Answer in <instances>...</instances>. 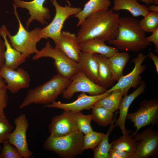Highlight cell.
Returning a JSON list of instances; mask_svg holds the SVG:
<instances>
[{
	"instance_id": "1",
	"label": "cell",
	"mask_w": 158,
	"mask_h": 158,
	"mask_svg": "<svg viewBox=\"0 0 158 158\" xmlns=\"http://www.w3.org/2000/svg\"><path fill=\"white\" fill-rule=\"evenodd\" d=\"M119 14L112 9L95 13L80 25L76 36L79 43L98 38L104 41L114 39L118 33Z\"/></svg>"
},
{
	"instance_id": "2",
	"label": "cell",
	"mask_w": 158,
	"mask_h": 158,
	"mask_svg": "<svg viewBox=\"0 0 158 158\" xmlns=\"http://www.w3.org/2000/svg\"><path fill=\"white\" fill-rule=\"evenodd\" d=\"M145 32L138 19L130 17L119 18L118 33L109 43L119 50L138 52L151 45L146 39Z\"/></svg>"
},
{
	"instance_id": "3",
	"label": "cell",
	"mask_w": 158,
	"mask_h": 158,
	"mask_svg": "<svg viewBox=\"0 0 158 158\" xmlns=\"http://www.w3.org/2000/svg\"><path fill=\"white\" fill-rule=\"evenodd\" d=\"M71 82V79L57 74L47 81L29 90L19 109H22L32 104L46 105L51 104L62 94Z\"/></svg>"
},
{
	"instance_id": "4",
	"label": "cell",
	"mask_w": 158,
	"mask_h": 158,
	"mask_svg": "<svg viewBox=\"0 0 158 158\" xmlns=\"http://www.w3.org/2000/svg\"><path fill=\"white\" fill-rule=\"evenodd\" d=\"M83 134L78 130L60 137L50 135L44 143L46 150L52 151L63 158H73L81 155Z\"/></svg>"
},
{
	"instance_id": "5",
	"label": "cell",
	"mask_w": 158,
	"mask_h": 158,
	"mask_svg": "<svg viewBox=\"0 0 158 158\" xmlns=\"http://www.w3.org/2000/svg\"><path fill=\"white\" fill-rule=\"evenodd\" d=\"M13 5V13L18 23V30L16 35H12L6 26L5 31L12 46L27 58L31 54H37L39 51L36 45L42 39L39 33L41 28H36L30 32L28 31L21 23L17 11V7L14 4Z\"/></svg>"
},
{
	"instance_id": "6",
	"label": "cell",
	"mask_w": 158,
	"mask_h": 158,
	"mask_svg": "<svg viewBox=\"0 0 158 158\" xmlns=\"http://www.w3.org/2000/svg\"><path fill=\"white\" fill-rule=\"evenodd\" d=\"M49 57L54 60V64L58 74L71 79L80 70L78 62L67 56L59 49L53 47L47 41L44 47L32 57L33 60L43 57Z\"/></svg>"
},
{
	"instance_id": "7",
	"label": "cell",
	"mask_w": 158,
	"mask_h": 158,
	"mask_svg": "<svg viewBox=\"0 0 158 158\" xmlns=\"http://www.w3.org/2000/svg\"><path fill=\"white\" fill-rule=\"evenodd\" d=\"M55 9V14L52 21L43 28L41 29L39 33L42 39L50 38L55 44L58 42L61 29L65 20L69 16L75 15L82 10L79 7L60 5L56 0H50Z\"/></svg>"
},
{
	"instance_id": "8",
	"label": "cell",
	"mask_w": 158,
	"mask_h": 158,
	"mask_svg": "<svg viewBox=\"0 0 158 158\" xmlns=\"http://www.w3.org/2000/svg\"><path fill=\"white\" fill-rule=\"evenodd\" d=\"M126 119L134 123L136 133L142 128L152 124L153 127L158 124V99L154 98L144 99L140 102L138 109L135 112L128 113Z\"/></svg>"
},
{
	"instance_id": "9",
	"label": "cell",
	"mask_w": 158,
	"mask_h": 158,
	"mask_svg": "<svg viewBox=\"0 0 158 158\" xmlns=\"http://www.w3.org/2000/svg\"><path fill=\"white\" fill-rule=\"evenodd\" d=\"M71 82L62 93L65 99H69L78 92L97 95L105 92L107 88L101 86L89 78L80 69L71 78Z\"/></svg>"
},
{
	"instance_id": "10",
	"label": "cell",
	"mask_w": 158,
	"mask_h": 158,
	"mask_svg": "<svg viewBox=\"0 0 158 158\" xmlns=\"http://www.w3.org/2000/svg\"><path fill=\"white\" fill-rule=\"evenodd\" d=\"M148 128L139 133H132L136 141L137 147L136 158L156 157L158 155V131Z\"/></svg>"
},
{
	"instance_id": "11",
	"label": "cell",
	"mask_w": 158,
	"mask_h": 158,
	"mask_svg": "<svg viewBox=\"0 0 158 158\" xmlns=\"http://www.w3.org/2000/svg\"><path fill=\"white\" fill-rule=\"evenodd\" d=\"M141 52L139 53L136 57L132 60L134 64V67L132 71L125 75L122 76L117 83L111 88L107 90L106 92H110L117 89H121L124 92V95L127 94L131 87L137 88L141 83V76L140 75L144 71L146 66L142 63L147 57Z\"/></svg>"
},
{
	"instance_id": "12",
	"label": "cell",
	"mask_w": 158,
	"mask_h": 158,
	"mask_svg": "<svg viewBox=\"0 0 158 158\" xmlns=\"http://www.w3.org/2000/svg\"><path fill=\"white\" fill-rule=\"evenodd\" d=\"M15 128L9 135L8 142L18 150L24 158H29L32 155L28 148L27 132L29 126L28 121L25 114L20 115L14 120Z\"/></svg>"
},
{
	"instance_id": "13",
	"label": "cell",
	"mask_w": 158,
	"mask_h": 158,
	"mask_svg": "<svg viewBox=\"0 0 158 158\" xmlns=\"http://www.w3.org/2000/svg\"><path fill=\"white\" fill-rule=\"evenodd\" d=\"M0 76L6 83L7 90L12 94H16L20 90L27 88L30 86V75L26 70L22 68L13 69L4 65L0 70Z\"/></svg>"
},
{
	"instance_id": "14",
	"label": "cell",
	"mask_w": 158,
	"mask_h": 158,
	"mask_svg": "<svg viewBox=\"0 0 158 158\" xmlns=\"http://www.w3.org/2000/svg\"><path fill=\"white\" fill-rule=\"evenodd\" d=\"M48 128L50 135L56 137L66 136L78 130L75 112L63 110L61 114L53 117Z\"/></svg>"
},
{
	"instance_id": "15",
	"label": "cell",
	"mask_w": 158,
	"mask_h": 158,
	"mask_svg": "<svg viewBox=\"0 0 158 158\" xmlns=\"http://www.w3.org/2000/svg\"><path fill=\"white\" fill-rule=\"evenodd\" d=\"M13 0L14 4L17 7L25 8L29 11L28 13L30 16L25 22L26 29L28 30L30 25L35 20L44 25L47 23V20L51 18L49 9L44 5L46 0H33L30 1L21 0ZM66 1L70 5V2L68 0Z\"/></svg>"
},
{
	"instance_id": "16",
	"label": "cell",
	"mask_w": 158,
	"mask_h": 158,
	"mask_svg": "<svg viewBox=\"0 0 158 158\" xmlns=\"http://www.w3.org/2000/svg\"><path fill=\"white\" fill-rule=\"evenodd\" d=\"M111 92H105L97 95H88L85 92H81L74 102L70 103H63L60 101H54L51 104L44 105V107L57 108L63 110L74 112H81L84 110H90L97 101L109 95Z\"/></svg>"
},
{
	"instance_id": "17",
	"label": "cell",
	"mask_w": 158,
	"mask_h": 158,
	"mask_svg": "<svg viewBox=\"0 0 158 158\" xmlns=\"http://www.w3.org/2000/svg\"><path fill=\"white\" fill-rule=\"evenodd\" d=\"M146 83L142 81L137 88L128 95H126L121 99L119 108V116L116 119L114 127L118 126L123 135H129L131 131L125 127L126 117L130 106L134 100L145 91L146 87Z\"/></svg>"
},
{
	"instance_id": "18",
	"label": "cell",
	"mask_w": 158,
	"mask_h": 158,
	"mask_svg": "<svg viewBox=\"0 0 158 158\" xmlns=\"http://www.w3.org/2000/svg\"><path fill=\"white\" fill-rule=\"evenodd\" d=\"M55 44V47L78 62L81 51L75 34L66 31H61L58 42Z\"/></svg>"
},
{
	"instance_id": "19",
	"label": "cell",
	"mask_w": 158,
	"mask_h": 158,
	"mask_svg": "<svg viewBox=\"0 0 158 158\" xmlns=\"http://www.w3.org/2000/svg\"><path fill=\"white\" fill-rule=\"evenodd\" d=\"M5 27L3 25L0 28V36L4 39L5 46L4 65L9 68L16 69L25 61L27 57L12 46L7 38Z\"/></svg>"
},
{
	"instance_id": "20",
	"label": "cell",
	"mask_w": 158,
	"mask_h": 158,
	"mask_svg": "<svg viewBox=\"0 0 158 158\" xmlns=\"http://www.w3.org/2000/svg\"><path fill=\"white\" fill-rule=\"evenodd\" d=\"M98 38L90 39L79 43L81 51L90 54H99L110 58L119 51L116 47L106 45Z\"/></svg>"
},
{
	"instance_id": "21",
	"label": "cell",
	"mask_w": 158,
	"mask_h": 158,
	"mask_svg": "<svg viewBox=\"0 0 158 158\" xmlns=\"http://www.w3.org/2000/svg\"><path fill=\"white\" fill-rule=\"evenodd\" d=\"M94 54L98 65V76L96 83L106 88L111 86L115 81L110 67L109 58L100 54Z\"/></svg>"
},
{
	"instance_id": "22",
	"label": "cell",
	"mask_w": 158,
	"mask_h": 158,
	"mask_svg": "<svg viewBox=\"0 0 158 158\" xmlns=\"http://www.w3.org/2000/svg\"><path fill=\"white\" fill-rule=\"evenodd\" d=\"M80 69L90 80L96 83L98 73V65L94 54L81 51L78 62Z\"/></svg>"
},
{
	"instance_id": "23",
	"label": "cell",
	"mask_w": 158,
	"mask_h": 158,
	"mask_svg": "<svg viewBox=\"0 0 158 158\" xmlns=\"http://www.w3.org/2000/svg\"><path fill=\"white\" fill-rule=\"evenodd\" d=\"M111 5L110 0H89L83 9L74 16L78 19L76 26H80L87 17L93 14L108 10Z\"/></svg>"
},
{
	"instance_id": "24",
	"label": "cell",
	"mask_w": 158,
	"mask_h": 158,
	"mask_svg": "<svg viewBox=\"0 0 158 158\" xmlns=\"http://www.w3.org/2000/svg\"><path fill=\"white\" fill-rule=\"evenodd\" d=\"M112 9L114 11L126 10L135 17H144L149 12L147 7L140 4L136 0H114Z\"/></svg>"
},
{
	"instance_id": "25",
	"label": "cell",
	"mask_w": 158,
	"mask_h": 158,
	"mask_svg": "<svg viewBox=\"0 0 158 158\" xmlns=\"http://www.w3.org/2000/svg\"><path fill=\"white\" fill-rule=\"evenodd\" d=\"M130 55L126 52L116 53L109 58L114 79L118 81L123 75V70L129 60Z\"/></svg>"
},
{
	"instance_id": "26",
	"label": "cell",
	"mask_w": 158,
	"mask_h": 158,
	"mask_svg": "<svg viewBox=\"0 0 158 158\" xmlns=\"http://www.w3.org/2000/svg\"><path fill=\"white\" fill-rule=\"evenodd\" d=\"M123 95V90L119 89L114 90L107 96L96 102L93 106L103 107L114 113L118 110Z\"/></svg>"
},
{
	"instance_id": "27",
	"label": "cell",
	"mask_w": 158,
	"mask_h": 158,
	"mask_svg": "<svg viewBox=\"0 0 158 158\" xmlns=\"http://www.w3.org/2000/svg\"><path fill=\"white\" fill-rule=\"evenodd\" d=\"M118 112H116L113 121L104 137L94 149V158H108L109 151L111 148V143L109 142V137L111 132L115 127L114 123L116 119Z\"/></svg>"
},
{
	"instance_id": "28",
	"label": "cell",
	"mask_w": 158,
	"mask_h": 158,
	"mask_svg": "<svg viewBox=\"0 0 158 158\" xmlns=\"http://www.w3.org/2000/svg\"><path fill=\"white\" fill-rule=\"evenodd\" d=\"M91 109L92 120L99 125L105 127L112 123L114 116L113 112L102 107L93 106Z\"/></svg>"
},
{
	"instance_id": "29",
	"label": "cell",
	"mask_w": 158,
	"mask_h": 158,
	"mask_svg": "<svg viewBox=\"0 0 158 158\" xmlns=\"http://www.w3.org/2000/svg\"><path fill=\"white\" fill-rule=\"evenodd\" d=\"M111 143L113 148L131 153H135L136 151L137 143L132 134L123 135Z\"/></svg>"
},
{
	"instance_id": "30",
	"label": "cell",
	"mask_w": 158,
	"mask_h": 158,
	"mask_svg": "<svg viewBox=\"0 0 158 158\" xmlns=\"http://www.w3.org/2000/svg\"><path fill=\"white\" fill-rule=\"evenodd\" d=\"M139 22L145 32L152 33L158 29V12H149Z\"/></svg>"
},
{
	"instance_id": "31",
	"label": "cell",
	"mask_w": 158,
	"mask_h": 158,
	"mask_svg": "<svg viewBox=\"0 0 158 158\" xmlns=\"http://www.w3.org/2000/svg\"><path fill=\"white\" fill-rule=\"evenodd\" d=\"M106 134L94 131L83 135V151L91 149L93 150L97 146Z\"/></svg>"
},
{
	"instance_id": "32",
	"label": "cell",
	"mask_w": 158,
	"mask_h": 158,
	"mask_svg": "<svg viewBox=\"0 0 158 158\" xmlns=\"http://www.w3.org/2000/svg\"><path fill=\"white\" fill-rule=\"evenodd\" d=\"M78 130L84 135L93 131L91 125L92 114L85 115L81 112H75Z\"/></svg>"
},
{
	"instance_id": "33",
	"label": "cell",
	"mask_w": 158,
	"mask_h": 158,
	"mask_svg": "<svg viewBox=\"0 0 158 158\" xmlns=\"http://www.w3.org/2000/svg\"><path fill=\"white\" fill-rule=\"evenodd\" d=\"M14 129L6 116L0 115V144L8 142L9 135Z\"/></svg>"
},
{
	"instance_id": "34",
	"label": "cell",
	"mask_w": 158,
	"mask_h": 158,
	"mask_svg": "<svg viewBox=\"0 0 158 158\" xmlns=\"http://www.w3.org/2000/svg\"><path fill=\"white\" fill-rule=\"evenodd\" d=\"M20 153L13 145L9 142L3 143L0 151V158H23Z\"/></svg>"
},
{
	"instance_id": "35",
	"label": "cell",
	"mask_w": 158,
	"mask_h": 158,
	"mask_svg": "<svg viewBox=\"0 0 158 158\" xmlns=\"http://www.w3.org/2000/svg\"><path fill=\"white\" fill-rule=\"evenodd\" d=\"M7 88L4 80L0 76V115H4V110L8 102Z\"/></svg>"
},
{
	"instance_id": "36",
	"label": "cell",
	"mask_w": 158,
	"mask_h": 158,
	"mask_svg": "<svg viewBox=\"0 0 158 158\" xmlns=\"http://www.w3.org/2000/svg\"><path fill=\"white\" fill-rule=\"evenodd\" d=\"M108 158H136L135 153L127 152L112 148Z\"/></svg>"
},
{
	"instance_id": "37",
	"label": "cell",
	"mask_w": 158,
	"mask_h": 158,
	"mask_svg": "<svg viewBox=\"0 0 158 158\" xmlns=\"http://www.w3.org/2000/svg\"><path fill=\"white\" fill-rule=\"evenodd\" d=\"M147 41L151 43H153L155 47V51L158 53V29L152 32V34L150 36L146 37Z\"/></svg>"
},
{
	"instance_id": "38",
	"label": "cell",
	"mask_w": 158,
	"mask_h": 158,
	"mask_svg": "<svg viewBox=\"0 0 158 158\" xmlns=\"http://www.w3.org/2000/svg\"><path fill=\"white\" fill-rule=\"evenodd\" d=\"M0 36V70L4 65L5 62L4 53L5 46L4 40Z\"/></svg>"
},
{
	"instance_id": "39",
	"label": "cell",
	"mask_w": 158,
	"mask_h": 158,
	"mask_svg": "<svg viewBox=\"0 0 158 158\" xmlns=\"http://www.w3.org/2000/svg\"><path fill=\"white\" fill-rule=\"evenodd\" d=\"M147 56L153 61L157 73H158V57L153 53L150 52L147 55Z\"/></svg>"
},
{
	"instance_id": "40",
	"label": "cell",
	"mask_w": 158,
	"mask_h": 158,
	"mask_svg": "<svg viewBox=\"0 0 158 158\" xmlns=\"http://www.w3.org/2000/svg\"><path fill=\"white\" fill-rule=\"evenodd\" d=\"M149 11L151 12H158V6L154 4L149 5L147 7Z\"/></svg>"
},
{
	"instance_id": "41",
	"label": "cell",
	"mask_w": 158,
	"mask_h": 158,
	"mask_svg": "<svg viewBox=\"0 0 158 158\" xmlns=\"http://www.w3.org/2000/svg\"><path fill=\"white\" fill-rule=\"evenodd\" d=\"M141 1L146 4L148 5H149L150 4H152L153 3V0H139Z\"/></svg>"
},
{
	"instance_id": "42",
	"label": "cell",
	"mask_w": 158,
	"mask_h": 158,
	"mask_svg": "<svg viewBox=\"0 0 158 158\" xmlns=\"http://www.w3.org/2000/svg\"><path fill=\"white\" fill-rule=\"evenodd\" d=\"M153 3H154V5H157L158 4V0H153Z\"/></svg>"
},
{
	"instance_id": "43",
	"label": "cell",
	"mask_w": 158,
	"mask_h": 158,
	"mask_svg": "<svg viewBox=\"0 0 158 158\" xmlns=\"http://www.w3.org/2000/svg\"><path fill=\"white\" fill-rule=\"evenodd\" d=\"M1 148H2V147H1V145L0 144V151L1 150Z\"/></svg>"
}]
</instances>
